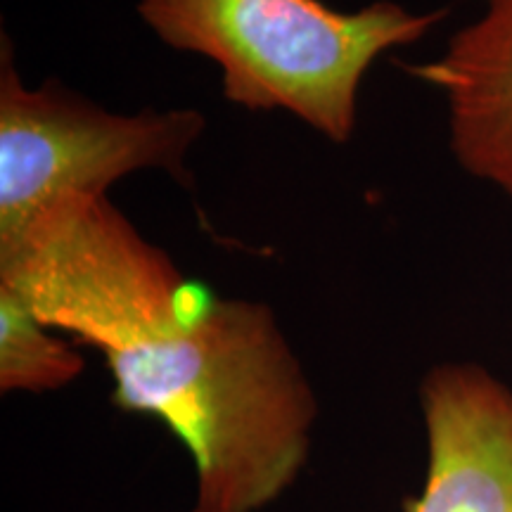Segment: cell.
<instances>
[{
  "mask_svg": "<svg viewBox=\"0 0 512 512\" xmlns=\"http://www.w3.org/2000/svg\"><path fill=\"white\" fill-rule=\"evenodd\" d=\"M427 477L408 512H512V387L477 363L422 377Z\"/></svg>",
  "mask_w": 512,
  "mask_h": 512,
  "instance_id": "4",
  "label": "cell"
},
{
  "mask_svg": "<svg viewBox=\"0 0 512 512\" xmlns=\"http://www.w3.org/2000/svg\"><path fill=\"white\" fill-rule=\"evenodd\" d=\"M207 131L195 107L112 112L57 81L27 86L0 36V254L72 197H110L121 178L164 171L188 181Z\"/></svg>",
  "mask_w": 512,
  "mask_h": 512,
  "instance_id": "3",
  "label": "cell"
},
{
  "mask_svg": "<svg viewBox=\"0 0 512 512\" xmlns=\"http://www.w3.org/2000/svg\"><path fill=\"white\" fill-rule=\"evenodd\" d=\"M408 72L444 100L460 169L512 200V0H482L437 57Z\"/></svg>",
  "mask_w": 512,
  "mask_h": 512,
  "instance_id": "5",
  "label": "cell"
},
{
  "mask_svg": "<svg viewBox=\"0 0 512 512\" xmlns=\"http://www.w3.org/2000/svg\"><path fill=\"white\" fill-rule=\"evenodd\" d=\"M86 370L74 339L36 316L22 294L0 285V394H48Z\"/></svg>",
  "mask_w": 512,
  "mask_h": 512,
  "instance_id": "6",
  "label": "cell"
},
{
  "mask_svg": "<svg viewBox=\"0 0 512 512\" xmlns=\"http://www.w3.org/2000/svg\"><path fill=\"white\" fill-rule=\"evenodd\" d=\"M0 285L105 358L112 403L190 456V512H264L302 477L316 389L271 306L223 297L110 197H72L0 254Z\"/></svg>",
  "mask_w": 512,
  "mask_h": 512,
  "instance_id": "1",
  "label": "cell"
},
{
  "mask_svg": "<svg viewBox=\"0 0 512 512\" xmlns=\"http://www.w3.org/2000/svg\"><path fill=\"white\" fill-rule=\"evenodd\" d=\"M136 10L164 46L214 62L228 102L292 114L335 145L354 138L370 67L446 17L394 0L358 10L323 0H138Z\"/></svg>",
  "mask_w": 512,
  "mask_h": 512,
  "instance_id": "2",
  "label": "cell"
}]
</instances>
